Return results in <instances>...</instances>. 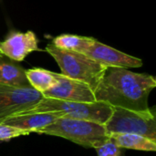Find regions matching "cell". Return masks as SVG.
Returning a JSON list of instances; mask_svg holds the SVG:
<instances>
[{
  "instance_id": "9a60e30c",
  "label": "cell",
  "mask_w": 156,
  "mask_h": 156,
  "mask_svg": "<svg viewBox=\"0 0 156 156\" xmlns=\"http://www.w3.org/2000/svg\"><path fill=\"white\" fill-rule=\"evenodd\" d=\"M28 134H30L29 132L23 131V130L17 129L16 127L0 122V141L6 142L13 138L28 135Z\"/></svg>"
},
{
  "instance_id": "5bb4252c",
  "label": "cell",
  "mask_w": 156,
  "mask_h": 156,
  "mask_svg": "<svg viewBox=\"0 0 156 156\" xmlns=\"http://www.w3.org/2000/svg\"><path fill=\"white\" fill-rule=\"evenodd\" d=\"M26 77L28 84L42 94L50 90L57 83L54 72L40 68L27 69Z\"/></svg>"
},
{
  "instance_id": "6da1fadb",
  "label": "cell",
  "mask_w": 156,
  "mask_h": 156,
  "mask_svg": "<svg viewBox=\"0 0 156 156\" xmlns=\"http://www.w3.org/2000/svg\"><path fill=\"white\" fill-rule=\"evenodd\" d=\"M156 87L155 78L124 68H108L94 90L96 101L134 111L149 109L148 98Z\"/></svg>"
},
{
  "instance_id": "9c48e42d",
  "label": "cell",
  "mask_w": 156,
  "mask_h": 156,
  "mask_svg": "<svg viewBox=\"0 0 156 156\" xmlns=\"http://www.w3.org/2000/svg\"><path fill=\"white\" fill-rule=\"evenodd\" d=\"M37 44L38 40L33 31H11L5 39L0 42V52L12 60L22 61L30 53L40 50Z\"/></svg>"
},
{
  "instance_id": "3957f363",
  "label": "cell",
  "mask_w": 156,
  "mask_h": 156,
  "mask_svg": "<svg viewBox=\"0 0 156 156\" xmlns=\"http://www.w3.org/2000/svg\"><path fill=\"white\" fill-rule=\"evenodd\" d=\"M35 133L65 138L74 144L93 149L110 138L104 124L63 117Z\"/></svg>"
},
{
  "instance_id": "277c9868",
  "label": "cell",
  "mask_w": 156,
  "mask_h": 156,
  "mask_svg": "<svg viewBox=\"0 0 156 156\" xmlns=\"http://www.w3.org/2000/svg\"><path fill=\"white\" fill-rule=\"evenodd\" d=\"M112 111L113 107L103 101L84 103L44 97L34 107L21 114L34 112H56L60 114L63 118L86 120L105 124L111 117Z\"/></svg>"
},
{
  "instance_id": "8992f818",
  "label": "cell",
  "mask_w": 156,
  "mask_h": 156,
  "mask_svg": "<svg viewBox=\"0 0 156 156\" xmlns=\"http://www.w3.org/2000/svg\"><path fill=\"white\" fill-rule=\"evenodd\" d=\"M43 98L42 93L31 86L13 87L0 84V122L34 107Z\"/></svg>"
},
{
  "instance_id": "ba28073f",
  "label": "cell",
  "mask_w": 156,
  "mask_h": 156,
  "mask_svg": "<svg viewBox=\"0 0 156 156\" xmlns=\"http://www.w3.org/2000/svg\"><path fill=\"white\" fill-rule=\"evenodd\" d=\"M84 55L107 68H140L144 64L141 58L122 52L97 39L94 40Z\"/></svg>"
},
{
  "instance_id": "7a4b0ae2",
  "label": "cell",
  "mask_w": 156,
  "mask_h": 156,
  "mask_svg": "<svg viewBox=\"0 0 156 156\" xmlns=\"http://www.w3.org/2000/svg\"><path fill=\"white\" fill-rule=\"evenodd\" d=\"M46 51L56 60L61 74L88 84L93 91L108 69L82 53L62 50L52 44L46 47Z\"/></svg>"
},
{
  "instance_id": "30bf717a",
  "label": "cell",
  "mask_w": 156,
  "mask_h": 156,
  "mask_svg": "<svg viewBox=\"0 0 156 156\" xmlns=\"http://www.w3.org/2000/svg\"><path fill=\"white\" fill-rule=\"evenodd\" d=\"M62 116L56 112H34L10 116L5 119L2 123L16 127L17 129L36 133L52 124Z\"/></svg>"
},
{
  "instance_id": "8fae6325",
  "label": "cell",
  "mask_w": 156,
  "mask_h": 156,
  "mask_svg": "<svg viewBox=\"0 0 156 156\" xmlns=\"http://www.w3.org/2000/svg\"><path fill=\"white\" fill-rule=\"evenodd\" d=\"M110 138L117 144L118 147L144 151V152H155L156 141L139 134L130 133H113L110 135Z\"/></svg>"
},
{
  "instance_id": "52a82bcc",
  "label": "cell",
  "mask_w": 156,
  "mask_h": 156,
  "mask_svg": "<svg viewBox=\"0 0 156 156\" xmlns=\"http://www.w3.org/2000/svg\"><path fill=\"white\" fill-rule=\"evenodd\" d=\"M57 83L42 95L45 98L57 100L92 103L96 101L94 91L86 83L69 78L61 73L54 72Z\"/></svg>"
},
{
  "instance_id": "e0dca14e",
  "label": "cell",
  "mask_w": 156,
  "mask_h": 156,
  "mask_svg": "<svg viewBox=\"0 0 156 156\" xmlns=\"http://www.w3.org/2000/svg\"><path fill=\"white\" fill-rule=\"evenodd\" d=\"M3 57H4V56H3V55L1 54V52H0V59H2V58H3Z\"/></svg>"
},
{
  "instance_id": "2e32d148",
  "label": "cell",
  "mask_w": 156,
  "mask_h": 156,
  "mask_svg": "<svg viewBox=\"0 0 156 156\" xmlns=\"http://www.w3.org/2000/svg\"><path fill=\"white\" fill-rule=\"evenodd\" d=\"M98 156H120L121 155V148L117 146V144L109 138L104 143L94 148Z\"/></svg>"
},
{
  "instance_id": "7c38bea8",
  "label": "cell",
  "mask_w": 156,
  "mask_h": 156,
  "mask_svg": "<svg viewBox=\"0 0 156 156\" xmlns=\"http://www.w3.org/2000/svg\"><path fill=\"white\" fill-rule=\"evenodd\" d=\"M95 38L71 34H62L53 38L52 45L57 48L84 54L94 42Z\"/></svg>"
},
{
  "instance_id": "4fadbf2b",
  "label": "cell",
  "mask_w": 156,
  "mask_h": 156,
  "mask_svg": "<svg viewBox=\"0 0 156 156\" xmlns=\"http://www.w3.org/2000/svg\"><path fill=\"white\" fill-rule=\"evenodd\" d=\"M0 84L13 87L30 86L23 68L3 59H0Z\"/></svg>"
},
{
  "instance_id": "5b68a950",
  "label": "cell",
  "mask_w": 156,
  "mask_h": 156,
  "mask_svg": "<svg viewBox=\"0 0 156 156\" xmlns=\"http://www.w3.org/2000/svg\"><path fill=\"white\" fill-rule=\"evenodd\" d=\"M108 135L113 133L139 134L156 141V120L154 109L134 111L113 107L112 113L104 124Z\"/></svg>"
}]
</instances>
